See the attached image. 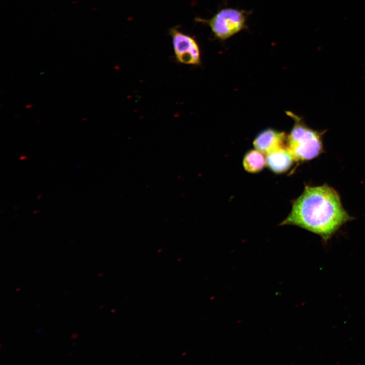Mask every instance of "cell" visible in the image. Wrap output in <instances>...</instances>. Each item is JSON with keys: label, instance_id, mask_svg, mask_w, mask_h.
<instances>
[{"label": "cell", "instance_id": "cell-11", "mask_svg": "<svg viewBox=\"0 0 365 365\" xmlns=\"http://www.w3.org/2000/svg\"><path fill=\"white\" fill-rule=\"evenodd\" d=\"M73 352H74L73 351H72L71 352H70V353H69V354H68L67 355V356H70Z\"/></svg>", "mask_w": 365, "mask_h": 365}, {"label": "cell", "instance_id": "cell-13", "mask_svg": "<svg viewBox=\"0 0 365 365\" xmlns=\"http://www.w3.org/2000/svg\"><path fill=\"white\" fill-rule=\"evenodd\" d=\"M102 275V274L100 273V274H98V276H100Z\"/></svg>", "mask_w": 365, "mask_h": 365}, {"label": "cell", "instance_id": "cell-3", "mask_svg": "<svg viewBox=\"0 0 365 365\" xmlns=\"http://www.w3.org/2000/svg\"><path fill=\"white\" fill-rule=\"evenodd\" d=\"M246 16L244 11L229 8L221 10L210 19L197 17L195 21L206 24L215 38L225 41L246 27Z\"/></svg>", "mask_w": 365, "mask_h": 365}, {"label": "cell", "instance_id": "cell-10", "mask_svg": "<svg viewBox=\"0 0 365 365\" xmlns=\"http://www.w3.org/2000/svg\"><path fill=\"white\" fill-rule=\"evenodd\" d=\"M20 289H21L20 288L18 287V288H16V291H19V290H20Z\"/></svg>", "mask_w": 365, "mask_h": 365}, {"label": "cell", "instance_id": "cell-2", "mask_svg": "<svg viewBox=\"0 0 365 365\" xmlns=\"http://www.w3.org/2000/svg\"><path fill=\"white\" fill-rule=\"evenodd\" d=\"M295 120V125L288 135L287 149L295 161L312 160L323 152V132L309 127L302 119L288 112Z\"/></svg>", "mask_w": 365, "mask_h": 365}, {"label": "cell", "instance_id": "cell-14", "mask_svg": "<svg viewBox=\"0 0 365 365\" xmlns=\"http://www.w3.org/2000/svg\"><path fill=\"white\" fill-rule=\"evenodd\" d=\"M2 345H3L2 344H1V346H0V348H2Z\"/></svg>", "mask_w": 365, "mask_h": 365}, {"label": "cell", "instance_id": "cell-8", "mask_svg": "<svg viewBox=\"0 0 365 365\" xmlns=\"http://www.w3.org/2000/svg\"><path fill=\"white\" fill-rule=\"evenodd\" d=\"M79 337V334L77 333H72L70 336L72 339H76Z\"/></svg>", "mask_w": 365, "mask_h": 365}, {"label": "cell", "instance_id": "cell-1", "mask_svg": "<svg viewBox=\"0 0 365 365\" xmlns=\"http://www.w3.org/2000/svg\"><path fill=\"white\" fill-rule=\"evenodd\" d=\"M350 218L337 192L324 185L306 187L281 225L297 226L326 240Z\"/></svg>", "mask_w": 365, "mask_h": 365}, {"label": "cell", "instance_id": "cell-6", "mask_svg": "<svg viewBox=\"0 0 365 365\" xmlns=\"http://www.w3.org/2000/svg\"><path fill=\"white\" fill-rule=\"evenodd\" d=\"M266 165L277 174L287 171L295 161L286 147L281 146L266 154Z\"/></svg>", "mask_w": 365, "mask_h": 365}, {"label": "cell", "instance_id": "cell-7", "mask_svg": "<svg viewBox=\"0 0 365 365\" xmlns=\"http://www.w3.org/2000/svg\"><path fill=\"white\" fill-rule=\"evenodd\" d=\"M263 154L258 150L248 151L243 158L244 169L250 173H257L261 171L266 164V158Z\"/></svg>", "mask_w": 365, "mask_h": 365}, {"label": "cell", "instance_id": "cell-9", "mask_svg": "<svg viewBox=\"0 0 365 365\" xmlns=\"http://www.w3.org/2000/svg\"><path fill=\"white\" fill-rule=\"evenodd\" d=\"M31 106H32V105H31V104H28V105H27L26 106V108H29V107H31Z\"/></svg>", "mask_w": 365, "mask_h": 365}, {"label": "cell", "instance_id": "cell-5", "mask_svg": "<svg viewBox=\"0 0 365 365\" xmlns=\"http://www.w3.org/2000/svg\"><path fill=\"white\" fill-rule=\"evenodd\" d=\"M285 139L284 132L267 129L256 137L253 143L257 150L267 154L277 148L283 146Z\"/></svg>", "mask_w": 365, "mask_h": 365}, {"label": "cell", "instance_id": "cell-4", "mask_svg": "<svg viewBox=\"0 0 365 365\" xmlns=\"http://www.w3.org/2000/svg\"><path fill=\"white\" fill-rule=\"evenodd\" d=\"M169 33L172 38L176 60L183 64L199 65L201 62L200 49L195 38L175 27L170 28Z\"/></svg>", "mask_w": 365, "mask_h": 365}, {"label": "cell", "instance_id": "cell-12", "mask_svg": "<svg viewBox=\"0 0 365 365\" xmlns=\"http://www.w3.org/2000/svg\"><path fill=\"white\" fill-rule=\"evenodd\" d=\"M41 331V329H38L37 331V333H39Z\"/></svg>", "mask_w": 365, "mask_h": 365}]
</instances>
